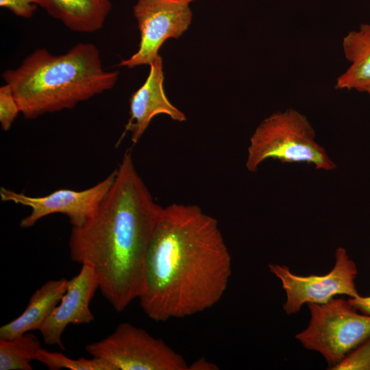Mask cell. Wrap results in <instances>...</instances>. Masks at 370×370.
<instances>
[{
  "label": "cell",
  "mask_w": 370,
  "mask_h": 370,
  "mask_svg": "<svg viewBox=\"0 0 370 370\" xmlns=\"http://www.w3.org/2000/svg\"><path fill=\"white\" fill-rule=\"evenodd\" d=\"M232 258L218 221L195 205L163 207L149 245L138 299L151 320L202 312L224 295Z\"/></svg>",
  "instance_id": "cell-1"
},
{
  "label": "cell",
  "mask_w": 370,
  "mask_h": 370,
  "mask_svg": "<svg viewBox=\"0 0 370 370\" xmlns=\"http://www.w3.org/2000/svg\"><path fill=\"white\" fill-rule=\"evenodd\" d=\"M114 182L96 211L73 227V261L91 266L99 289L117 312L142 295L147 254L163 207L156 204L127 149Z\"/></svg>",
  "instance_id": "cell-2"
},
{
  "label": "cell",
  "mask_w": 370,
  "mask_h": 370,
  "mask_svg": "<svg viewBox=\"0 0 370 370\" xmlns=\"http://www.w3.org/2000/svg\"><path fill=\"white\" fill-rule=\"evenodd\" d=\"M118 71H106L92 43H79L60 56L38 49L15 69L2 74L27 119L74 108L79 102L112 89Z\"/></svg>",
  "instance_id": "cell-3"
},
{
  "label": "cell",
  "mask_w": 370,
  "mask_h": 370,
  "mask_svg": "<svg viewBox=\"0 0 370 370\" xmlns=\"http://www.w3.org/2000/svg\"><path fill=\"white\" fill-rule=\"evenodd\" d=\"M267 159L282 163L305 162L316 169H336L325 149L315 140V132L307 117L293 108L264 119L251 135L246 167L256 172Z\"/></svg>",
  "instance_id": "cell-4"
},
{
  "label": "cell",
  "mask_w": 370,
  "mask_h": 370,
  "mask_svg": "<svg viewBox=\"0 0 370 370\" xmlns=\"http://www.w3.org/2000/svg\"><path fill=\"white\" fill-rule=\"evenodd\" d=\"M307 305L309 323L295 338L305 348L320 353L329 369L370 336V315L358 311L348 299L333 298Z\"/></svg>",
  "instance_id": "cell-5"
},
{
  "label": "cell",
  "mask_w": 370,
  "mask_h": 370,
  "mask_svg": "<svg viewBox=\"0 0 370 370\" xmlns=\"http://www.w3.org/2000/svg\"><path fill=\"white\" fill-rule=\"evenodd\" d=\"M86 351L114 370H188L183 356L162 339L128 322L119 323L106 338L88 344Z\"/></svg>",
  "instance_id": "cell-6"
},
{
  "label": "cell",
  "mask_w": 370,
  "mask_h": 370,
  "mask_svg": "<svg viewBox=\"0 0 370 370\" xmlns=\"http://www.w3.org/2000/svg\"><path fill=\"white\" fill-rule=\"evenodd\" d=\"M269 268L280 280L286 292L283 309L288 314L297 313L305 304H325L339 295H359L355 282L356 264L341 247L336 249L334 267L323 275H297L278 264H269Z\"/></svg>",
  "instance_id": "cell-7"
},
{
  "label": "cell",
  "mask_w": 370,
  "mask_h": 370,
  "mask_svg": "<svg viewBox=\"0 0 370 370\" xmlns=\"http://www.w3.org/2000/svg\"><path fill=\"white\" fill-rule=\"evenodd\" d=\"M116 174L114 169L102 181L82 190L58 189L41 197L29 196L2 186L0 197L3 202H13L31 208V213L20 222L23 228L30 227L42 218L57 213L65 214L72 227H77L84 223L96 211L112 186Z\"/></svg>",
  "instance_id": "cell-8"
},
{
  "label": "cell",
  "mask_w": 370,
  "mask_h": 370,
  "mask_svg": "<svg viewBox=\"0 0 370 370\" xmlns=\"http://www.w3.org/2000/svg\"><path fill=\"white\" fill-rule=\"evenodd\" d=\"M134 14L140 32L139 47L119 64L130 69L151 63L163 43L180 37L192 20L189 5L172 0H138Z\"/></svg>",
  "instance_id": "cell-9"
},
{
  "label": "cell",
  "mask_w": 370,
  "mask_h": 370,
  "mask_svg": "<svg viewBox=\"0 0 370 370\" xmlns=\"http://www.w3.org/2000/svg\"><path fill=\"white\" fill-rule=\"evenodd\" d=\"M97 289L99 282L93 268L82 264L79 272L68 280L60 304L39 330L46 345H56L64 350L62 335L69 325L88 324L94 321L90 303Z\"/></svg>",
  "instance_id": "cell-10"
},
{
  "label": "cell",
  "mask_w": 370,
  "mask_h": 370,
  "mask_svg": "<svg viewBox=\"0 0 370 370\" xmlns=\"http://www.w3.org/2000/svg\"><path fill=\"white\" fill-rule=\"evenodd\" d=\"M149 75L145 83L130 99V118L126 130L131 132V139L136 144L147 130L152 119L158 114L168 115L173 121L183 122L184 112L173 105L164 90L162 59L158 55L149 64Z\"/></svg>",
  "instance_id": "cell-11"
},
{
  "label": "cell",
  "mask_w": 370,
  "mask_h": 370,
  "mask_svg": "<svg viewBox=\"0 0 370 370\" xmlns=\"http://www.w3.org/2000/svg\"><path fill=\"white\" fill-rule=\"evenodd\" d=\"M66 278L50 280L29 298L24 311L15 319L0 328V338L10 339L40 330L66 292Z\"/></svg>",
  "instance_id": "cell-12"
},
{
  "label": "cell",
  "mask_w": 370,
  "mask_h": 370,
  "mask_svg": "<svg viewBox=\"0 0 370 370\" xmlns=\"http://www.w3.org/2000/svg\"><path fill=\"white\" fill-rule=\"evenodd\" d=\"M343 49L350 62L335 83V88L366 92L370 87V24L362 23L343 40Z\"/></svg>",
  "instance_id": "cell-13"
},
{
  "label": "cell",
  "mask_w": 370,
  "mask_h": 370,
  "mask_svg": "<svg viewBox=\"0 0 370 370\" xmlns=\"http://www.w3.org/2000/svg\"><path fill=\"white\" fill-rule=\"evenodd\" d=\"M43 8L72 31L93 32L102 27L112 4L110 0H45Z\"/></svg>",
  "instance_id": "cell-14"
},
{
  "label": "cell",
  "mask_w": 370,
  "mask_h": 370,
  "mask_svg": "<svg viewBox=\"0 0 370 370\" xmlns=\"http://www.w3.org/2000/svg\"><path fill=\"white\" fill-rule=\"evenodd\" d=\"M41 348L38 338L29 332L0 338V370H32L31 362L36 359Z\"/></svg>",
  "instance_id": "cell-15"
},
{
  "label": "cell",
  "mask_w": 370,
  "mask_h": 370,
  "mask_svg": "<svg viewBox=\"0 0 370 370\" xmlns=\"http://www.w3.org/2000/svg\"><path fill=\"white\" fill-rule=\"evenodd\" d=\"M36 360L51 370H114L111 365L99 358L73 359L61 352H49L42 348L38 352Z\"/></svg>",
  "instance_id": "cell-16"
},
{
  "label": "cell",
  "mask_w": 370,
  "mask_h": 370,
  "mask_svg": "<svg viewBox=\"0 0 370 370\" xmlns=\"http://www.w3.org/2000/svg\"><path fill=\"white\" fill-rule=\"evenodd\" d=\"M330 369L370 370V336Z\"/></svg>",
  "instance_id": "cell-17"
},
{
  "label": "cell",
  "mask_w": 370,
  "mask_h": 370,
  "mask_svg": "<svg viewBox=\"0 0 370 370\" xmlns=\"http://www.w3.org/2000/svg\"><path fill=\"white\" fill-rule=\"evenodd\" d=\"M18 112V104L9 85L5 84L0 87V123L3 131H8L12 126Z\"/></svg>",
  "instance_id": "cell-18"
},
{
  "label": "cell",
  "mask_w": 370,
  "mask_h": 370,
  "mask_svg": "<svg viewBox=\"0 0 370 370\" xmlns=\"http://www.w3.org/2000/svg\"><path fill=\"white\" fill-rule=\"evenodd\" d=\"M45 0H0V5L7 8L15 15L23 18H30L38 6L42 8Z\"/></svg>",
  "instance_id": "cell-19"
},
{
  "label": "cell",
  "mask_w": 370,
  "mask_h": 370,
  "mask_svg": "<svg viewBox=\"0 0 370 370\" xmlns=\"http://www.w3.org/2000/svg\"><path fill=\"white\" fill-rule=\"evenodd\" d=\"M349 303L360 312L370 315V295L350 297Z\"/></svg>",
  "instance_id": "cell-20"
},
{
  "label": "cell",
  "mask_w": 370,
  "mask_h": 370,
  "mask_svg": "<svg viewBox=\"0 0 370 370\" xmlns=\"http://www.w3.org/2000/svg\"><path fill=\"white\" fill-rule=\"evenodd\" d=\"M217 366L212 362L208 361L205 358L201 357L188 365V370H217Z\"/></svg>",
  "instance_id": "cell-21"
},
{
  "label": "cell",
  "mask_w": 370,
  "mask_h": 370,
  "mask_svg": "<svg viewBox=\"0 0 370 370\" xmlns=\"http://www.w3.org/2000/svg\"><path fill=\"white\" fill-rule=\"evenodd\" d=\"M172 1H177V2H180V3H186V4H188L193 1V0H172Z\"/></svg>",
  "instance_id": "cell-22"
},
{
  "label": "cell",
  "mask_w": 370,
  "mask_h": 370,
  "mask_svg": "<svg viewBox=\"0 0 370 370\" xmlns=\"http://www.w3.org/2000/svg\"><path fill=\"white\" fill-rule=\"evenodd\" d=\"M366 92L368 93V95H369V97H370V87L367 89Z\"/></svg>",
  "instance_id": "cell-23"
}]
</instances>
